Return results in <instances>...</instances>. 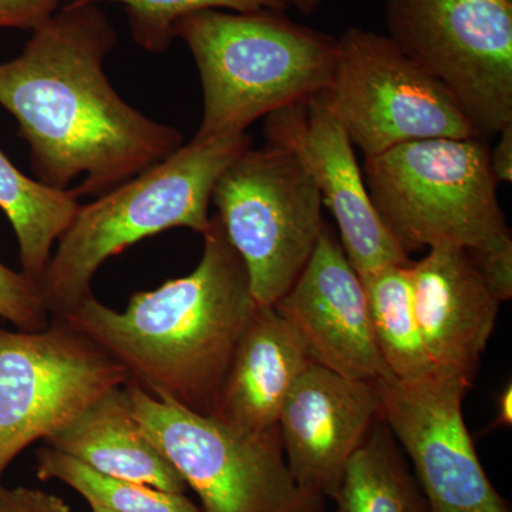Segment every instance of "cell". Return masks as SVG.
<instances>
[{
    "mask_svg": "<svg viewBox=\"0 0 512 512\" xmlns=\"http://www.w3.org/2000/svg\"><path fill=\"white\" fill-rule=\"evenodd\" d=\"M490 165L497 183H512V123L498 131V141L490 148Z\"/></svg>",
    "mask_w": 512,
    "mask_h": 512,
    "instance_id": "484cf974",
    "label": "cell"
},
{
    "mask_svg": "<svg viewBox=\"0 0 512 512\" xmlns=\"http://www.w3.org/2000/svg\"><path fill=\"white\" fill-rule=\"evenodd\" d=\"M0 318L18 330L36 332L47 328V312L40 286L23 272H16L0 262Z\"/></svg>",
    "mask_w": 512,
    "mask_h": 512,
    "instance_id": "603a6c76",
    "label": "cell"
},
{
    "mask_svg": "<svg viewBox=\"0 0 512 512\" xmlns=\"http://www.w3.org/2000/svg\"><path fill=\"white\" fill-rule=\"evenodd\" d=\"M474 264L483 276L485 285L498 302L510 301L512 296V245L497 251L471 252Z\"/></svg>",
    "mask_w": 512,
    "mask_h": 512,
    "instance_id": "d4e9b609",
    "label": "cell"
},
{
    "mask_svg": "<svg viewBox=\"0 0 512 512\" xmlns=\"http://www.w3.org/2000/svg\"><path fill=\"white\" fill-rule=\"evenodd\" d=\"M363 175L384 227L404 254L453 245L511 247L483 138H431L365 158Z\"/></svg>",
    "mask_w": 512,
    "mask_h": 512,
    "instance_id": "5b68a950",
    "label": "cell"
},
{
    "mask_svg": "<svg viewBox=\"0 0 512 512\" xmlns=\"http://www.w3.org/2000/svg\"><path fill=\"white\" fill-rule=\"evenodd\" d=\"M89 505H90V510H92V512H113V511L107 510V508L100 507V505H96V504H89Z\"/></svg>",
    "mask_w": 512,
    "mask_h": 512,
    "instance_id": "4dcf8cb0",
    "label": "cell"
},
{
    "mask_svg": "<svg viewBox=\"0 0 512 512\" xmlns=\"http://www.w3.org/2000/svg\"><path fill=\"white\" fill-rule=\"evenodd\" d=\"M127 382L124 367L63 318L36 332L0 328V487L23 450Z\"/></svg>",
    "mask_w": 512,
    "mask_h": 512,
    "instance_id": "9c48e42d",
    "label": "cell"
},
{
    "mask_svg": "<svg viewBox=\"0 0 512 512\" xmlns=\"http://www.w3.org/2000/svg\"><path fill=\"white\" fill-rule=\"evenodd\" d=\"M62 0H0V29L33 30L59 12Z\"/></svg>",
    "mask_w": 512,
    "mask_h": 512,
    "instance_id": "cb8c5ba5",
    "label": "cell"
},
{
    "mask_svg": "<svg viewBox=\"0 0 512 512\" xmlns=\"http://www.w3.org/2000/svg\"><path fill=\"white\" fill-rule=\"evenodd\" d=\"M470 377L433 372L376 382L380 417L402 446L433 512H512L495 490L468 433L463 400Z\"/></svg>",
    "mask_w": 512,
    "mask_h": 512,
    "instance_id": "8fae6325",
    "label": "cell"
},
{
    "mask_svg": "<svg viewBox=\"0 0 512 512\" xmlns=\"http://www.w3.org/2000/svg\"><path fill=\"white\" fill-rule=\"evenodd\" d=\"M36 474L42 481H60L87 503L113 512H202L185 494L104 476L47 446L37 450Z\"/></svg>",
    "mask_w": 512,
    "mask_h": 512,
    "instance_id": "44dd1931",
    "label": "cell"
},
{
    "mask_svg": "<svg viewBox=\"0 0 512 512\" xmlns=\"http://www.w3.org/2000/svg\"><path fill=\"white\" fill-rule=\"evenodd\" d=\"M134 416L200 498L202 512H320L293 480L279 427L251 433L163 402L127 382Z\"/></svg>",
    "mask_w": 512,
    "mask_h": 512,
    "instance_id": "8992f818",
    "label": "cell"
},
{
    "mask_svg": "<svg viewBox=\"0 0 512 512\" xmlns=\"http://www.w3.org/2000/svg\"><path fill=\"white\" fill-rule=\"evenodd\" d=\"M212 204L247 268L258 306H274L308 264L326 227L318 185L292 150L249 147L225 168Z\"/></svg>",
    "mask_w": 512,
    "mask_h": 512,
    "instance_id": "52a82bcc",
    "label": "cell"
},
{
    "mask_svg": "<svg viewBox=\"0 0 512 512\" xmlns=\"http://www.w3.org/2000/svg\"><path fill=\"white\" fill-rule=\"evenodd\" d=\"M380 421L346 466L333 497L336 512H433L393 434Z\"/></svg>",
    "mask_w": 512,
    "mask_h": 512,
    "instance_id": "d6986e66",
    "label": "cell"
},
{
    "mask_svg": "<svg viewBox=\"0 0 512 512\" xmlns=\"http://www.w3.org/2000/svg\"><path fill=\"white\" fill-rule=\"evenodd\" d=\"M120 3L126 10L134 42L147 52L163 53L174 40L175 23L201 12V10H229V12H255V10H281L282 0H70L69 6Z\"/></svg>",
    "mask_w": 512,
    "mask_h": 512,
    "instance_id": "7402d4cb",
    "label": "cell"
},
{
    "mask_svg": "<svg viewBox=\"0 0 512 512\" xmlns=\"http://www.w3.org/2000/svg\"><path fill=\"white\" fill-rule=\"evenodd\" d=\"M512 424V386L511 383L504 387L497 399V416L493 420L490 429L510 427Z\"/></svg>",
    "mask_w": 512,
    "mask_h": 512,
    "instance_id": "f1b7e54d",
    "label": "cell"
},
{
    "mask_svg": "<svg viewBox=\"0 0 512 512\" xmlns=\"http://www.w3.org/2000/svg\"><path fill=\"white\" fill-rule=\"evenodd\" d=\"M320 512H326V511H325V508H323V510H322V511H320Z\"/></svg>",
    "mask_w": 512,
    "mask_h": 512,
    "instance_id": "1f68e13d",
    "label": "cell"
},
{
    "mask_svg": "<svg viewBox=\"0 0 512 512\" xmlns=\"http://www.w3.org/2000/svg\"><path fill=\"white\" fill-rule=\"evenodd\" d=\"M30 488L0 487V512H25Z\"/></svg>",
    "mask_w": 512,
    "mask_h": 512,
    "instance_id": "83f0119b",
    "label": "cell"
},
{
    "mask_svg": "<svg viewBox=\"0 0 512 512\" xmlns=\"http://www.w3.org/2000/svg\"><path fill=\"white\" fill-rule=\"evenodd\" d=\"M410 262L389 265L360 278L377 349L384 365L399 380L421 379L434 372L414 315Z\"/></svg>",
    "mask_w": 512,
    "mask_h": 512,
    "instance_id": "ffe728a7",
    "label": "cell"
},
{
    "mask_svg": "<svg viewBox=\"0 0 512 512\" xmlns=\"http://www.w3.org/2000/svg\"><path fill=\"white\" fill-rule=\"evenodd\" d=\"M200 264L183 278L131 296L117 312L87 296L63 318L124 367L128 382L191 412L212 416L222 383L259 308L247 268L217 215Z\"/></svg>",
    "mask_w": 512,
    "mask_h": 512,
    "instance_id": "7a4b0ae2",
    "label": "cell"
},
{
    "mask_svg": "<svg viewBox=\"0 0 512 512\" xmlns=\"http://www.w3.org/2000/svg\"><path fill=\"white\" fill-rule=\"evenodd\" d=\"M249 147L247 133L192 138L161 163L80 205L40 282L50 318L66 315L92 295L100 266L131 245L174 228L204 235L218 178Z\"/></svg>",
    "mask_w": 512,
    "mask_h": 512,
    "instance_id": "277c9868",
    "label": "cell"
},
{
    "mask_svg": "<svg viewBox=\"0 0 512 512\" xmlns=\"http://www.w3.org/2000/svg\"><path fill=\"white\" fill-rule=\"evenodd\" d=\"M25 512H72V510L57 495L30 488Z\"/></svg>",
    "mask_w": 512,
    "mask_h": 512,
    "instance_id": "4316f807",
    "label": "cell"
},
{
    "mask_svg": "<svg viewBox=\"0 0 512 512\" xmlns=\"http://www.w3.org/2000/svg\"><path fill=\"white\" fill-rule=\"evenodd\" d=\"M379 419L376 383L312 363L293 384L278 420L293 480L306 493L333 500L350 458Z\"/></svg>",
    "mask_w": 512,
    "mask_h": 512,
    "instance_id": "5bb4252c",
    "label": "cell"
},
{
    "mask_svg": "<svg viewBox=\"0 0 512 512\" xmlns=\"http://www.w3.org/2000/svg\"><path fill=\"white\" fill-rule=\"evenodd\" d=\"M265 137L269 144L292 150L312 175L360 278L412 261L377 214L355 147L328 92L266 116Z\"/></svg>",
    "mask_w": 512,
    "mask_h": 512,
    "instance_id": "7c38bea8",
    "label": "cell"
},
{
    "mask_svg": "<svg viewBox=\"0 0 512 512\" xmlns=\"http://www.w3.org/2000/svg\"><path fill=\"white\" fill-rule=\"evenodd\" d=\"M80 205L72 190H53L29 178L0 150V210L18 239L22 272L37 285Z\"/></svg>",
    "mask_w": 512,
    "mask_h": 512,
    "instance_id": "ac0fdd59",
    "label": "cell"
},
{
    "mask_svg": "<svg viewBox=\"0 0 512 512\" xmlns=\"http://www.w3.org/2000/svg\"><path fill=\"white\" fill-rule=\"evenodd\" d=\"M282 2L285 3L286 8L292 6L303 15H311L325 0H282Z\"/></svg>",
    "mask_w": 512,
    "mask_h": 512,
    "instance_id": "f546056e",
    "label": "cell"
},
{
    "mask_svg": "<svg viewBox=\"0 0 512 512\" xmlns=\"http://www.w3.org/2000/svg\"><path fill=\"white\" fill-rule=\"evenodd\" d=\"M200 73L204 111L197 140L234 136L275 111L328 92L335 37L281 10H201L175 23Z\"/></svg>",
    "mask_w": 512,
    "mask_h": 512,
    "instance_id": "3957f363",
    "label": "cell"
},
{
    "mask_svg": "<svg viewBox=\"0 0 512 512\" xmlns=\"http://www.w3.org/2000/svg\"><path fill=\"white\" fill-rule=\"evenodd\" d=\"M414 315L434 372L473 379L500 302L467 249L440 245L410 262Z\"/></svg>",
    "mask_w": 512,
    "mask_h": 512,
    "instance_id": "9a60e30c",
    "label": "cell"
},
{
    "mask_svg": "<svg viewBox=\"0 0 512 512\" xmlns=\"http://www.w3.org/2000/svg\"><path fill=\"white\" fill-rule=\"evenodd\" d=\"M328 90L343 128L365 158L431 138H480L450 94L389 36L350 28Z\"/></svg>",
    "mask_w": 512,
    "mask_h": 512,
    "instance_id": "30bf717a",
    "label": "cell"
},
{
    "mask_svg": "<svg viewBox=\"0 0 512 512\" xmlns=\"http://www.w3.org/2000/svg\"><path fill=\"white\" fill-rule=\"evenodd\" d=\"M274 309L298 333L316 365L363 382L392 377L373 336L365 286L328 224Z\"/></svg>",
    "mask_w": 512,
    "mask_h": 512,
    "instance_id": "4fadbf2b",
    "label": "cell"
},
{
    "mask_svg": "<svg viewBox=\"0 0 512 512\" xmlns=\"http://www.w3.org/2000/svg\"><path fill=\"white\" fill-rule=\"evenodd\" d=\"M386 23L480 138L512 123V0H386Z\"/></svg>",
    "mask_w": 512,
    "mask_h": 512,
    "instance_id": "ba28073f",
    "label": "cell"
},
{
    "mask_svg": "<svg viewBox=\"0 0 512 512\" xmlns=\"http://www.w3.org/2000/svg\"><path fill=\"white\" fill-rule=\"evenodd\" d=\"M312 363L302 339L274 306H259L239 342L211 417L251 433L276 429L293 384Z\"/></svg>",
    "mask_w": 512,
    "mask_h": 512,
    "instance_id": "2e32d148",
    "label": "cell"
},
{
    "mask_svg": "<svg viewBox=\"0 0 512 512\" xmlns=\"http://www.w3.org/2000/svg\"><path fill=\"white\" fill-rule=\"evenodd\" d=\"M119 35L99 5L63 6L0 63V106L18 121L33 173L53 190L101 197L183 146L111 86L104 62Z\"/></svg>",
    "mask_w": 512,
    "mask_h": 512,
    "instance_id": "6da1fadb",
    "label": "cell"
},
{
    "mask_svg": "<svg viewBox=\"0 0 512 512\" xmlns=\"http://www.w3.org/2000/svg\"><path fill=\"white\" fill-rule=\"evenodd\" d=\"M43 443L104 476L170 493L188 490L183 477L134 416L124 386L103 394Z\"/></svg>",
    "mask_w": 512,
    "mask_h": 512,
    "instance_id": "e0dca14e",
    "label": "cell"
}]
</instances>
